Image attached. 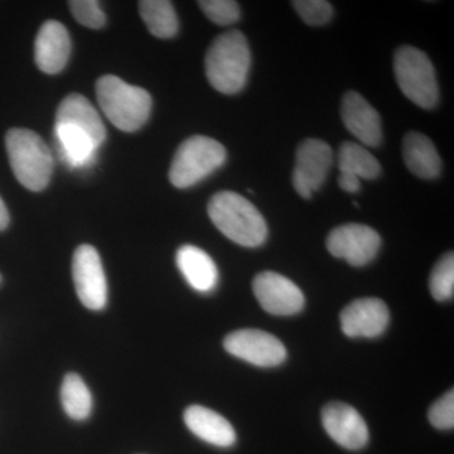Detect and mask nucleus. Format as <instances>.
<instances>
[{
	"label": "nucleus",
	"instance_id": "nucleus-20",
	"mask_svg": "<svg viewBox=\"0 0 454 454\" xmlns=\"http://www.w3.org/2000/svg\"><path fill=\"white\" fill-rule=\"evenodd\" d=\"M55 136L62 160L73 168H82L94 162L98 149L94 139L73 125L56 124Z\"/></svg>",
	"mask_w": 454,
	"mask_h": 454
},
{
	"label": "nucleus",
	"instance_id": "nucleus-29",
	"mask_svg": "<svg viewBox=\"0 0 454 454\" xmlns=\"http://www.w3.org/2000/svg\"><path fill=\"white\" fill-rule=\"evenodd\" d=\"M340 187L348 193H356L361 188V179L348 173H340L339 177Z\"/></svg>",
	"mask_w": 454,
	"mask_h": 454
},
{
	"label": "nucleus",
	"instance_id": "nucleus-13",
	"mask_svg": "<svg viewBox=\"0 0 454 454\" xmlns=\"http://www.w3.org/2000/svg\"><path fill=\"white\" fill-rule=\"evenodd\" d=\"M325 433L349 450H363L369 442V428L356 409L345 403H330L322 411Z\"/></svg>",
	"mask_w": 454,
	"mask_h": 454
},
{
	"label": "nucleus",
	"instance_id": "nucleus-21",
	"mask_svg": "<svg viewBox=\"0 0 454 454\" xmlns=\"http://www.w3.org/2000/svg\"><path fill=\"white\" fill-rule=\"evenodd\" d=\"M139 13L154 37L167 40L177 35V14L168 0H142L139 2Z\"/></svg>",
	"mask_w": 454,
	"mask_h": 454
},
{
	"label": "nucleus",
	"instance_id": "nucleus-12",
	"mask_svg": "<svg viewBox=\"0 0 454 454\" xmlns=\"http://www.w3.org/2000/svg\"><path fill=\"white\" fill-rule=\"evenodd\" d=\"M390 313L379 298H361L349 303L340 312L342 333L351 339H375L389 325Z\"/></svg>",
	"mask_w": 454,
	"mask_h": 454
},
{
	"label": "nucleus",
	"instance_id": "nucleus-8",
	"mask_svg": "<svg viewBox=\"0 0 454 454\" xmlns=\"http://www.w3.org/2000/svg\"><path fill=\"white\" fill-rule=\"evenodd\" d=\"M223 348L232 356L259 367H276L286 358V346L273 334L245 328L227 334Z\"/></svg>",
	"mask_w": 454,
	"mask_h": 454
},
{
	"label": "nucleus",
	"instance_id": "nucleus-24",
	"mask_svg": "<svg viewBox=\"0 0 454 454\" xmlns=\"http://www.w3.org/2000/svg\"><path fill=\"white\" fill-rule=\"evenodd\" d=\"M430 292L435 301L452 300L454 294V255L448 253L443 256L430 274Z\"/></svg>",
	"mask_w": 454,
	"mask_h": 454
},
{
	"label": "nucleus",
	"instance_id": "nucleus-25",
	"mask_svg": "<svg viewBox=\"0 0 454 454\" xmlns=\"http://www.w3.org/2000/svg\"><path fill=\"white\" fill-rule=\"evenodd\" d=\"M199 5L215 25L231 26L240 20V7L232 0H201Z\"/></svg>",
	"mask_w": 454,
	"mask_h": 454
},
{
	"label": "nucleus",
	"instance_id": "nucleus-19",
	"mask_svg": "<svg viewBox=\"0 0 454 454\" xmlns=\"http://www.w3.org/2000/svg\"><path fill=\"white\" fill-rule=\"evenodd\" d=\"M403 157L408 169L422 179L441 175L442 160L434 143L418 131H411L403 140Z\"/></svg>",
	"mask_w": 454,
	"mask_h": 454
},
{
	"label": "nucleus",
	"instance_id": "nucleus-27",
	"mask_svg": "<svg viewBox=\"0 0 454 454\" xmlns=\"http://www.w3.org/2000/svg\"><path fill=\"white\" fill-rule=\"evenodd\" d=\"M68 5L74 20L80 25L91 29H100L106 26V13L97 0H74V2H68Z\"/></svg>",
	"mask_w": 454,
	"mask_h": 454
},
{
	"label": "nucleus",
	"instance_id": "nucleus-9",
	"mask_svg": "<svg viewBox=\"0 0 454 454\" xmlns=\"http://www.w3.org/2000/svg\"><path fill=\"white\" fill-rule=\"evenodd\" d=\"M73 277L80 301L91 310L106 309L107 284L106 271L98 250L91 245H80L74 254Z\"/></svg>",
	"mask_w": 454,
	"mask_h": 454
},
{
	"label": "nucleus",
	"instance_id": "nucleus-26",
	"mask_svg": "<svg viewBox=\"0 0 454 454\" xmlns=\"http://www.w3.org/2000/svg\"><path fill=\"white\" fill-rule=\"evenodd\" d=\"M292 5L303 22L309 26L327 25L333 17V5L325 0H295Z\"/></svg>",
	"mask_w": 454,
	"mask_h": 454
},
{
	"label": "nucleus",
	"instance_id": "nucleus-28",
	"mask_svg": "<svg viewBox=\"0 0 454 454\" xmlns=\"http://www.w3.org/2000/svg\"><path fill=\"white\" fill-rule=\"evenodd\" d=\"M429 422L434 428L442 430L453 429L454 427V393L448 391L438 399L428 413Z\"/></svg>",
	"mask_w": 454,
	"mask_h": 454
},
{
	"label": "nucleus",
	"instance_id": "nucleus-23",
	"mask_svg": "<svg viewBox=\"0 0 454 454\" xmlns=\"http://www.w3.org/2000/svg\"><path fill=\"white\" fill-rule=\"evenodd\" d=\"M61 404L65 413L77 422L88 419L91 414V393L77 373L70 372L65 376L61 387Z\"/></svg>",
	"mask_w": 454,
	"mask_h": 454
},
{
	"label": "nucleus",
	"instance_id": "nucleus-16",
	"mask_svg": "<svg viewBox=\"0 0 454 454\" xmlns=\"http://www.w3.org/2000/svg\"><path fill=\"white\" fill-rule=\"evenodd\" d=\"M184 419L187 428L206 443L221 448L234 446V427L216 411L201 405H191L184 411Z\"/></svg>",
	"mask_w": 454,
	"mask_h": 454
},
{
	"label": "nucleus",
	"instance_id": "nucleus-1",
	"mask_svg": "<svg viewBox=\"0 0 454 454\" xmlns=\"http://www.w3.org/2000/svg\"><path fill=\"white\" fill-rule=\"evenodd\" d=\"M214 225L230 240L245 247H258L268 238V225L249 200L231 191L216 193L207 206Z\"/></svg>",
	"mask_w": 454,
	"mask_h": 454
},
{
	"label": "nucleus",
	"instance_id": "nucleus-15",
	"mask_svg": "<svg viewBox=\"0 0 454 454\" xmlns=\"http://www.w3.org/2000/svg\"><path fill=\"white\" fill-rule=\"evenodd\" d=\"M71 38L66 27L57 20L42 25L35 42V61L42 73L56 74L67 65Z\"/></svg>",
	"mask_w": 454,
	"mask_h": 454
},
{
	"label": "nucleus",
	"instance_id": "nucleus-7",
	"mask_svg": "<svg viewBox=\"0 0 454 454\" xmlns=\"http://www.w3.org/2000/svg\"><path fill=\"white\" fill-rule=\"evenodd\" d=\"M333 162V148L319 139H306L298 146L293 186L298 195L310 199L325 184Z\"/></svg>",
	"mask_w": 454,
	"mask_h": 454
},
{
	"label": "nucleus",
	"instance_id": "nucleus-14",
	"mask_svg": "<svg viewBox=\"0 0 454 454\" xmlns=\"http://www.w3.org/2000/svg\"><path fill=\"white\" fill-rule=\"evenodd\" d=\"M340 116L346 129L364 145L376 148L382 142L381 118L363 95L348 91L340 103Z\"/></svg>",
	"mask_w": 454,
	"mask_h": 454
},
{
	"label": "nucleus",
	"instance_id": "nucleus-3",
	"mask_svg": "<svg viewBox=\"0 0 454 454\" xmlns=\"http://www.w3.org/2000/svg\"><path fill=\"white\" fill-rule=\"evenodd\" d=\"M97 98L98 106L114 127L127 133L139 130L151 115L149 92L114 74H106L98 80Z\"/></svg>",
	"mask_w": 454,
	"mask_h": 454
},
{
	"label": "nucleus",
	"instance_id": "nucleus-2",
	"mask_svg": "<svg viewBox=\"0 0 454 454\" xmlns=\"http://www.w3.org/2000/svg\"><path fill=\"white\" fill-rule=\"evenodd\" d=\"M252 65V53L244 33H223L206 53L205 70L212 88L234 95L245 88Z\"/></svg>",
	"mask_w": 454,
	"mask_h": 454
},
{
	"label": "nucleus",
	"instance_id": "nucleus-17",
	"mask_svg": "<svg viewBox=\"0 0 454 454\" xmlns=\"http://www.w3.org/2000/svg\"><path fill=\"white\" fill-rule=\"evenodd\" d=\"M56 124L73 125L89 134L98 146L106 142V130L103 119L94 106L80 94H70L59 104Z\"/></svg>",
	"mask_w": 454,
	"mask_h": 454
},
{
	"label": "nucleus",
	"instance_id": "nucleus-22",
	"mask_svg": "<svg viewBox=\"0 0 454 454\" xmlns=\"http://www.w3.org/2000/svg\"><path fill=\"white\" fill-rule=\"evenodd\" d=\"M339 168L340 173H348L358 179H375L381 173L380 163L365 146L352 142L340 145Z\"/></svg>",
	"mask_w": 454,
	"mask_h": 454
},
{
	"label": "nucleus",
	"instance_id": "nucleus-5",
	"mask_svg": "<svg viewBox=\"0 0 454 454\" xmlns=\"http://www.w3.org/2000/svg\"><path fill=\"white\" fill-rule=\"evenodd\" d=\"M225 146L205 136H193L178 146L169 168V181L190 188L219 169L226 160Z\"/></svg>",
	"mask_w": 454,
	"mask_h": 454
},
{
	"label": "nucleus",
	"instance_id": "nucleus-30",
	"mask_svg": "<svg viewBox=\"0 0 454 454\" xmlns=\"http://www.w3.org/2000/svg\"><path fill=\"white\" fill-rule=\"evenodd\" d=\"M9 225V212L7 206L3 202L2 197H0V231L7 229Z\"/></svg>",
	"mask_w": 454,
	"mask_h": 454
},
{
	"label": "nucleus",
	"instance_id": "nucleus-10",
	"mask_svg": "<svg viewBox=\"0 0 454 454\" xmlns=\"http://www.w3.org/2000/svg\"><path fill=\"white\" fill-rule=\"evenodd\" d=\"M381 238L372 227L348 223L336 227L327 238L328 252L343 259L352 267H364L378 255Z\"/></svg>",
	"mask_w": 454,
	"mask_h": 454
},
{
	"label": "nucleus",
	"instance_id": "nucleus-31",
	"mask_svg": "<svg viewBox=\"0 0 454 454\" xmlns=\"http://www.w3.org/2000/svg\"><path fill=\"white\" fill-rule=\"evenodd\" d=\"M0 280H2V277H0Z\"/></svg>",
	"mask_w": 454,
	"mask_h": 454
},
{
	"label": "nucleus",
	"instance_id": "nucleus-18",
	"mask_svg": "<svg viewBox=\"0 0 454 454\" xmlns=\"http://www.w3.org/2000/svg\"><path fill=\"white\" fill-rule=\"evenodd\" d=\"M176 262L191 288L200 293L214 291L219 283V270L207 253L193 245L178 249Z\"/></svg>",
	"mask_w": 454,
	"mask_h": 454
},
{
	"label": "nucleus",
	"instance_id": "nucleus-4",
	"mask_svg": "<svg viewBox=\"0 0 454 454\" xmlns=\"http://www.w3.org/2000/svg\"><path fill=\"white\" fill-rule=\"evenodd\" d=\"M5 148L12 170L23 187L40 192L49 186L53 157L49 145L35 131L23 128L8 130Z\"/></svg>",
	"mask_w": 454,
	"mask_h": 454
},
{
	"label": "nucleus",
	"instance_id": "nucleus-6",
	"mask_svg": "<svg viewBox=\"0 0 454 454\" xmlns=\"http://www.w3.org/2000/svg\"><path fill=\"white\" fill-rule=\"evenodd\" d=\"M394 73L397 85L409 100L423 109L438 104L439 88L434 66L423 51L403 46L394 56Z\"/></svg>",
	"mask_w": 454,
	"mask_h": 454
},
{
	"label": "nucleus",
	"instance_id": "nucleus-11",
	"mask_svg": "<svg viewBox=\"0 0 454 454\" xmlns=\"http://www.w3.org/2000/svg\"><path fill=\"white\" fill-rule=\"evenodd\" d=\"M253 291L262 309L273 316H293L304 309L306 298L288 278L262 271L253 282Z\"/></svg>",
	"mask_w": 454,
	"mask_h": 454
}]
</instances>
